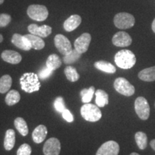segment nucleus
<instances>
[{
  "label": "nucleus",
  "instance_id": "nucleus-1",
  "mask_svg": "<svg viewBox=\"0 0 155 155\" xmlns=\"http://www.w3.org/2000/svg\"><path fill=\"white\" fill-rule=\"evenodd\" d=\"M114 61L120 68L127 70L134 67L137 62V58L131 50H121L115 55Z\"/></svg>",
  "mask_w": 155,
  "mask_h": 155
},
{
  "label": "nucleus",
  "instance_id": "nucleus-2",
  "mask_svg": "<svg viewBox=\"0 0 155 155\" xmlns=\"http://www.w3.org/2000/svg\"><path fill=\"white\" fill-rule=\"evenodd\" d=\"M19 81H20L21 88L26 93L31 94L40 90V82L39 81L38 75L35 73H25L21 76Z\"/></svg>",
  "mask_w": 155,
  "mask_h": 155
},
{
  "label": "nucleus",
  "instance_id": "nucleus-3",
  "mask_svg": "<svg viewBox=\"0 0 155 155\" xmlns=\"http://www.w3.org/2000/svg\"><path fill=\"white\" fill-rule=\"evenodd\" d=\"M82 117L89 122H96L101 119L102 113L98 106L92 104H85L81 108Z\"/></svg>",
  "mask_w": 155,
  "mask_h": 155
},
{
  "label": "nucleus",
  "instance_id": "nucleus-4",
  "mask_svg": "<svg viewBox=\"0 0 155 155\" xmlns=\"http://www.w3.org/2000/svg\"><path fill=\"white\" fill-rule=\"evenodd\" d=\"M114 22L117 28L125 30L132 28L135 24V18L132 15L127 12H120L115 15Z\"/></svg>",
  "mask_w": 155,
  "mask_h": 155
},
{
  "label": "nucleus",
  "instance_id": "nucleus-5",
  "mask_svg": "<svg viewBox=\"0 0 155 155\" xmlns=\"http://www.w3.org/2000/svg\"><path fill=\"white\" fill-rule=\"evenodd\" d=\"M27 13L31 19L38 22L45 21L48 17V10L44 5H32L29 6Z\"/></svg>",
  "mask_w": 155,
  "mask_h": 155
},
{
  "label": "nucleus",
  "instance_id": "nucleus-6",
  "mask_svg": "<svg viewBox=\"0 0 155 155\" xmlns=\"http://www.w3.org/2000/svg\"><path fill=\"white\" fill-rule=\"evenodd\" d=\"M114 86L119 94L125 96H131L135 93V88L124 78H118L114 81Z\"/></svg>",
  "mask_w": 155,
  "mask_h": 155
},
{
  "label": "nucleus",
  "instance_id": "nucleus-7",
  "mask_svg": "<svg viewBox=\"0 0 155 155\" xmlns=\"http://www.w3.org/2000/svg\"><path fill=\"white\" fill-rule=\"evenodd\" d=\"M135 111L139 119L141 120L148 119L150 114V107L149 103L144 97H138L134 103Z\"/></svg>",
  "mask_w": 155,
  "mask_h": 155
},
{
  "label": "nucleus",
  "instance_id": "nucleus-8",
  "mask_svg": "<svg viewBox=\"0 0 155 155\" xmlns=\"http://www.w3.org/2000/svg\"><path fill=\"white\" fill-rule=\"evenodd\" d=\"M54 43L58 51L64 55H67L73 50L70 40L63 35H57L54 39Z\"/></svg>",
  "mask_w": 155,
  "mask_h": 155
},
{
  "label": "nucleus",
  "instance_id": "nucleus-9",
  "mask_svg": "<svg viewBox=\"0 0 155 155\" xmlns=\"http://www.w3.org/2000/svg\"><path fill=\"white\" fill-rule=\"evenodd\" d=\"M119 150V145L117 142L108 141L99 147L96 155H118Z\"/></svg>",
  "mask_w": 155,
  "mask_h": 155
},
{
  "label": "nucleus",
  "instance_id": "nucleus-10",
  "mask_svg": "<svg viewBox=\"0 0 155 155\" xmlns=\"http://www.w3.org/2000/svg\"><path fill=\"white\" fill-rule=\"evenodd\" d=\"M61 145L57 138H50L46 141L43 147L45 155H59L61 152Z\"/></svg>",
  "mask_w": 155,
  "mask_h": 155
},
{
  "label": "nucleus",
  "instance_id": "nucleus-11",
  "mask_svg": "<svg viewBox=\"0 0 155 155\" xmlns=\"http://www.w3.org/2000/svg\"><path fill=\"white\" fill-rule=\"evenodd\" d=\"M91 41V36L89 33H83L74 42L75 49L81 54L85 53L88 50Z\"/></svg>",
  "mask_w": 155,
  "mask_h": 155
},
{
  "label": "nucleus",
  "instance_id": "nucleus-12",
  "mask_svg": "<svg viewBox=\"0 0 155 155\" xmlns=\"http://www.w3.org/2000/svg\"><path fill=\"white\" fill-rule=\"evenodd\" d=\"M112 42L116 47H128L132 42V39L127 32L120 31L114 35L112 38Z\"/></svg>",
  "mask_w": 155,
  "mask_h": 155
},
{
  "label": "nucleus",
  "instance_id": "nucleus-13",
  "mask_svg": "<svg viewBox=\"0 0 155 155\" xmlns=\"http://www.w3.org/2000/svg\"><path fill=\"white\" fill-rule=\"evenodd\" d=\"M28 29L30 34L35 35L40 38H47L52 32V28L48 25L38 26L35 24H31L29 25Z\"/></svg>",
  "mask_w": 155,
  "mask_h": 155
},
{
  "label": "nucleus",
  "instance_id": "nucleus-14",
  "mask_svg": "<svg viewBox=\"0 0 155 155\" xmlns=\"http://www.w3.org/2000/svg\"><path fill=\"white\" fill-rule=\"evenodd\" d=\"M11 41L17 48L25 50V51H29L32 49L30 42L24 35H21L17 33L14 34L12 38Z\"/></svg>",
  "mask_w": 155,
  "mask_h": 155
},
{
  "label": "nucleus",
  "instance_id": "nucleus-15",
  "mask_svg": "<svg viewBox=\"0 0 155 155\" xmlns=\"http://www.w3.org/2000/svg\"><path fill=\"white\" fill-rule=\"evenodd\" d=\"M1 57L4 61L13 65L18 64L22 61V56L20 54L14 50H5L2 53Z\"/></svg>",
  "mask_w": 155,
  "mask_h": 155
},
{
  "label": "nucleus",
  "instance_id": "nucleus-16",
  "mask_svg": "<svg viewBox=\"0 0 155 155\" xmlns=\"http://www.w3.org/2000/svg\"><path fill=\"white\" fill-rule=\"evenodd\" d=\"M81 17L78 15H71L64 22L63 28L67 32H72L75 30L81 23Z\"/></svg>",
  "mask_w": 155,
  "mask_h": 155
},
{
  "label": "nucleus",
  "instance_id": "nucleus-17",
  "mask_svg": "<svg viewBox=\"0 0 155 155\" xmlns=\"http://www.w3.org/2000/svg\"><path fill=\"white\" fill-rule=\"evenodd\" d=\"M48 134L47 127L44 125H39L33 131L32 134V139L36 144H40L45 140Z\"/></svg>",
  "mask_w": 155,
  "mask_h": 155
},
{
  "label": "nucleus",
  "instance_id": "nucleus-18",
  "mask_svg": "<svg viewBox=\"0 0 155 155\" xmlns=\"http://www.w3.org/2000/svg\"><path fill=\"white\" fill-rule=\"evenodd\" d=\"M30 42L31 48L35 50H42L45 47V42L42 38L32 34H28L24 35Z\"/></svg>",
  "mask_w": 155,
  "mask_h": 155
},
{
  "label": "nucleus",
  "instance_id": "nucleus-19",
  "mask_svg": "<svg viewBox=\"0 0 155 155\" xmlns=\"http://www.w3.org/2000/svg\"><path fill=\"white\" fill-rule=\"evenodd\" d=\"M139 79L145 82H152L155 81V66L147 68L139 73Z\"/></svg>",
  "mask_w": 155,
  "mask_h": 155
},
{
  "label": "nucleus",
  "instance_id": "nucleus-20",
  "mask_svg": "<svg viewBox=\"0 0 155 155\" xmlns=\"http://www.w3.org/2000/svg\"><path fill=\"white\" fill-rule=\"evenodd\" d=\"M15 144V132L13 129H8L6 131L4 147L7 151H10L13 149Z\"/></svg>",
  "mask_w": 155,
  "mask_h": 155
},
{
  "label": "nucleus",
  "instance_id": "nucleus-21",
  "mask_svg": "<svg viewBox=\"0 0 155 155\" xmlns=\"http://www.w3.org/2000/svg\"><path fill=\"white\" fill-rule=\"evenodd\" d=\"M94 66L96 69L99 70L101 71H103V72H105L107 73H111V74L115 73L116 71L115 66L107 61H97L94 63Z\"/></svg>",
  "mask_w": 155,
  "mask_h": 155
},
{
  "label": "nucleus",
  "instance_id": "nucleus-22",
  "mask_svg": "<svg viewBox=\"0 0 155 155\" xmlns=\"http://www.w3.org/2000/svg\"><path fill=\"white\" fill-rule=\"evenodd\" d=\"M96 94V104L98 107H104L108 104V95L106 91L98 89L95 92Z\"/></svg>",
  "mask_w": 155,
  "mask_h": 155
},
{
  "label": "nucleus",
  "instance_id": "nucleus-23",
  "mask_svg": "<svg viewBox=\"0 0 155 155\" xmlns=\"http://www.w3.org/2000/svg\"><path fill=\"white\" fill-rule=\"evenodd\" d=\"M14 124L17 130L19 131V133L23 137H25L28 134L29 129L27 122L25 121V119L22 117H17L15 120Z\"/></svg>",
  "mask_w": 155,
  "mask_h": 155
},
{
  "label": "nucleus",
  "instance_id": "nucleus-24",
  "mask_svg": "<svg viewBox=\"0 0 155 155\" xmlns=\"http://www.w3.org/2000/svg\"><path fill=\"white\" fill-rule=\"evenodd\" d=\"M62 65V62L59 56L56 54H52L48 58L46 61V66L51 69L52 71H55L60 68Z\"/></svg>",
  "mask_w": 155,
  "mask_h": 155
},
{
  "label": "nucleus",
  "instance_id": "nucleus-25",
  "mask_svg": "<svg viewBox=\"0 0 155 155\" xmlns=\"http://www.w3.org/2000/svg\"><path fill=\"white\" fill-rule=\"evenodd\" d=\"M12 84V79L10 75H5L0 78V94L8 92Z\"/></svg>",
  "mask_w": 155,
  "mask_h": 155
},
{
  "label": "nucleus",
  "instance_id": "nucleus-26",
  "mask_svg": "<svg viewBox=\"0 0 155 155\" xmlns=\"http://www.w3.org/2000/svg\"><path fill=\"white\" fill-rule=\"evenodd\" d=\"M20 101V94L16 90H11L5 97V103L8 106H13Z\"/></svg>",
  "mask_w": 155,
  "mask_h": 155
},
{
  "label": "nucleus",
  "instance_id": "nucleus-27",
  "mask_svg": "<svg viewBox=\"0 0 155 155\" xmlns=\"http://www.w3.org/2000/svg\"><path fill=\"white\" fill-rule=\"evenodd\" d=\"M64 73L68 80L71 82H76L80 78V75L77 72L76 69L73 66H67L64 70Z\"/></svg>",
  "mask_w": 155,
  "mask_h": 155
},
{
  "label": "nucleus",
  "instance_id": "nucleus-28",
  "mask_svg": "<svg viewBox=\"0 0 155 155\" xmlns=\"http://www.w3.org/2000/svg\"><path fill=\"white\" fill-rule=\"evenodd\" d=\"M135 141L137 146L140 150L146 149L147 146V136L142 131H138L135 134Z\"/></svg>",
  "mask_w": 155,
  "mask_h": 155
},
{
  "label": "nucleus",
  "instance_id": "nucleus-29",
  "mask_svg": "<svg viewBox=\"0 0 155 155\" xmlns=\"http://www.w3.org/2000/svg\"><path fill=\"white\" fill-rule=\"evenodd\" d=\"M81 54L78 53L76 50H72L67 55H64L63 62L67 65H70V64L74 63L75 62H76L81 58Z\"/></svg>",
  "mask_w": 155,
  "mask_h": 155
},
{
  "label": "nucleus",
  "instance_id": "nucleus-30",
  "mask_svg": "<svg viewBox=\"0 0 155 155\" xmlns=\"http://www.w3.org/2000/svg\"><path fill=\"white\" fill-rule=\"evenodd\" d=\"M95 88L94 86L90 87V88L86 89H83L81 91V96L82 97V102L83 104H88L90 103L92 100L93 96L95 94Z\"/></svg>",
  "mask_w": 155,
  "mask_h": 155
},
{
  "label": "nucleus",
  "instance_id": "nucleus-31",
  "mask_svg": "<svg viewBox=\"0 0 155 155\" xmlns=\"http://www.w3.org/2000/svg\"><path fill=\"white\" fill-rule=\"evenodd\" d=\"M54 107H55L56 111L61 114L65 109V101L62 97H57L55 98V102H54Z\"/></svg>",
  "mask_w": 155,
  "mask_h": 155
},
{
  "label": "nucleus",
  "instance_id": "nucleus-32",
  "mask_svg": "<svg viewBox=\"0 0 155 155\" xmlns=\"http://www.w3.org/2000/svg\"><path fill=\"white\" fill-rule=\"evenodd\" d=\"M32 152L31 147L28 144H23L17 150V155H30Z\"/></svg>",
  "mask_w": 155,
  "mask_h": 155
},
{
  "label": "nucleus",
  "instance_id": "nucleus-33",
  "mask_svg": "<svg viewBox=\"0 0 155 155\" xmlns=\"http://www.w3.org/2000/svg\"><path fill=\"white\" fill-rule=\"evenodd\" d=\"M53 71H52L51 69H50L49 68L46 66L44 68H42L41 71H40L38 73V77L40 79H42V80H45V79H47L49 78L50 75H52Z\"/></svg>",
  "mask_w": 155,
  "mask_h": 155
},
{
  "label": "nucleus",
  "instance_id": "nucleus-34",
  "mask_svg": "<svg viewBox=\"0 0 155 155\" xmlns=\"http://www.w3.org/2000/svg\"><path fill=\"white\" fill-rule=\"evenodd\" d=\"M12 17L8 14H0V28H5L11 22Z\"/></svg>",
  "mask_w": 155,
  "mask_h": 155
},
{
  "label": "nucleus",
  "instance_id": "nucleus-35",
  "mask_svg": "<svg viewBox=\"0 0 155 155\" xmlns=\"http://www.w3.org/2000/svg\"><path fill=\"white\" fill-rule=\"evenodd\" d=\"M62 116H63V118L65 121L69 122V123H71L74 121V117H73V114L71 113V111H69L68 109L65 108L64 111L62 112Z\"/></svg>",
  "mask_w": 155,
  "mask_h": 155
},
{
  "label": "nucleus",
  "instance_id": "nucleus-36",
  "mask_svg": "<svg viewBox=\"0 0 155 155\" xmlns=\"http://www.w3.org/2000/svg\"><path fill=\"white\" fill-rule=\"evenodd\" d=\"M150 146L153 150L155 151V139H152V140L150 141Z\"/></svg>",
  "mask_w": 155,
  "mask_h": 155
},
{
  "label": "nucleus",
  "instance_id": "nucleus-37",
  "mask_svg": "<svg viewBox=\"0 0 155 155\" xmlns=\"http://www.w3.org/2000/svg\"><path fill=\"white\" fill-rule=\"evenodd\" d=\"M152 31L155 33V19L153 20L152 22Z\"/></svg>",
  "mask_w": 155,
  "mask_h": 155
},
{
  "label": "nucleus",
  "instance_id": "nucleus-38",
  "mask_svg": "<svg viewBox=\"0 0 155 155\" xmlns=\"http://www.w3.org/2000/svg\"><path fill=\"white\" fill-rule=\"evenodd\" d=\"M3 41V36L0 34V43Z\"/></svg>",
  "mask_w": 155,
  "mask_h": 155
},
{
  "label": "nucleus",
  "instance_id": "nucleus-39",
  "mask_svg": "<svg viewBox=\"0 0 155 155\" xmlns=\"http://www.w3.org/2000/svg\"><path fill=\"white\" fill-rule=\"evenodd\" d=\"M130 155H139V154H137V153H136V152H133V153H131Z\"/></svg>",
  "mask_w": 155,
  "mask_h": 155
},
{
  "label": "nucleus",
  "instance_id": "nucleus-40",
  "mask_svg": "<svg viewBox=\"0 0 155 155\" xmlns=\"http://www.w3.org/2000/svg\"><path fill=\"white\" fill-rule=\"evenodd\" d=\"M4 1H5V0H0V5H2V4L4 2Z\"/></svg>",
  "mask_w": 155,
  "mask_h": 155
},
{
  "label": "nucleus",
  "instance_id": "nucleus-41",
  "mask_svg": "<svg viewBox=\"0 0 155 155\" xmlns=\"http://www.w3.org/2000/svg\"><path fill=\"white\" fill-rule=\"evenodd\" d=\"M154 105H155V104H154Z\"/></svg>",
  "mask_w": 155,
  "mask_h": 155
}]
</instances>
